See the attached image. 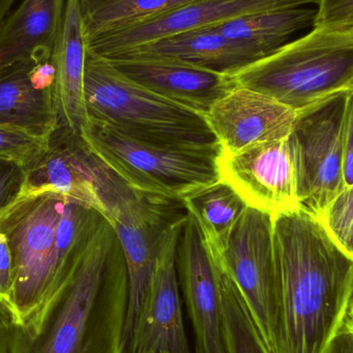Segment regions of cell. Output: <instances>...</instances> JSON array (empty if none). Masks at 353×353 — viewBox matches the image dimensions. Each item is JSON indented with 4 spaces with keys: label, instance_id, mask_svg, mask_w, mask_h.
<instances>
[{
    "label": "cell",
    "instance_id": "cell-4",
    "mask_svg": "<svg viewBox=\"0 0 353 353\" xmlns=\"http://www.w3.org/2000/svg\"><path fill=\"white\" fill-rule=\"evenodd\" d=\"M232 76L238 86L304 111L353 90V29L314 26Z\"/></svg>",
    "mask_w": 353,
    "mask_h": 353
},
{
    "label": "cell",
    "instance_id": "cell-26",
    "mask_svg": "<svg viewBox=\"0 0 353 353\" xmlns=\"http://www.w3.org/2000/svg\"><path fill=\"white\" fill-rule=\"evenodd\" d=\"M319 219L335 242L353 259V184L334 197Z\"/></svg>",
    "mask_w": 353,
    "mask_h": 353
},
{
    "label": "cell",
    "instance_id": "cell-22",
    "mask_svg": "<svg viewBox=\"0 0 353 353\" xmlns=\"http://www.w3.org/2000/svg\"><path fill=\"white\" fill-rule=\"evenodd\" d=\"M316 10L281 8L247 14L213 25L228 39L246 41L270 55L288 43L290 37L314 25Z\"/></svg>",
    "mask_w": 353,
    "mask_h": 353
},
{
    "label": "cell",
    "instance_id": "cell-29",
    "mask_svg": "<svg viewBox=\"0 0 353 353\" xmlns=\"http://www.w3.org/2000/svg\"><path fill=\"white\" fill-rule=\"evenodd\" d=\"M24 180V168L10 161H0V211L16 199Z\"/></svg>",
    "mask_w": 353,
    "mask_h": 353
},
{
    "label": "cell",
    "instance_id": "cell-7",
    "mask_svg": "<svg viewBox=\"0 0 353 353\" xmlns=\"http://www.w3.org/2000/svg\"><path fill=\"white\" fill-rule=\"evenodd\" d=\"M216 265L236 284L268 352L274 353L279 271L273 218L247 207Z\"/></svg>",
    "mask_w": 353,
    "mask_h": 353
},
{
    "label": "cell",
    "instance_id": "cell-24",
    "mask_svg": "<svg viewBox=\"0 0 353 353\" xmlns=\"http://www.w3.org/2000/svg\"><path fill=\"white\" fill-rule=\"evenodd\" d=\"M218 269L220 312L226 353H269L236 284L221 268Z\"/></svg>",
    "mask_w": 353,
    "mask_h": 353
},
{
    "label": "cell",
    "instance_id": "cell-1",
    "mask_svg": "<svg viewBox=\"0 0 353 353\" xmlns=\"http://www.w3.org/2000/svg\"><path fill=\"white\" fill-rule=\"evenodd\" d=\"M128 274L113 226L101 216L68 281L20 325L0 327V353H125Z\"/></svg>",
    "mask_w": 353,
    "mask_h": 353
},
{
    "label": "cell",
    "instance_id": "cell-12",
    "mask_svg": "<svg viewBox=\"0 0 353 353\" xmlns=\"http://www.w3.org/2000/svg\"><path fill=\"white\" fill-rule=\"evenodd\" d=\"M319 0H195L165 14L114 29L89 41L88 48L105 57L163 37L213 26L247 14L281 8H305Z\"/></svg>",
    "mask_w": 353,
    "mask_h": 353
},
{
    "label": "cell",
    "instance_id": "cell-25",
    "mask_svg": "<svg viewBox=\"0 0 353 353\" xmlns=\"http://www.w3.org/2000/svg\"><path fill=\"white\" fill-rule=\"evenodd\" d=\"M49 146V139L0 124V161H10L28 169Z\"/></svg>",
    "mask_w": 353,
    "mask_h": 353
},
{
    "label": "cell",
    "instance_id": "cell-23",
    "mask_svg": "<svg viewBox=\"0 0 353 353\" xmlns=\"http://www.w3.org/2000/svg\"><path fill=\"white\" fill-rule=\"evenodd\" d=\"M195 0H81L87 43L114 29L165 14Z\"/></svg>",
    "mask_w": 353,
    "mask_h": 353
},
{
    "label": "cell",
    "instance_id": "cell-34",
    "mask_svg": "<svg viewBox=\"0 0 353 353\" xmlns=\"http://www.w3.org/2000/svg\"><path fill=\"white\" fill-rule=\"evenodd\" d=\"M348 317L353 321V298L352 301V304H350V313H348Z\"/></svg>",
    "mask_w": 353,
    "mask_h": 353
},
{
    "label": "cell",
    "instance_id": "cell-31",
    "mask_svg": "<svg viewBox=\"0 0 353 353\" xmlns=\"http://www.w3.org/2000/svg\"><path fill=\"white\" fill-rule=\"evenodd\" d=\"M323 353H353V321L348 317Z\"/></svg>",
    "mask_w": 353,
    "mask_h": 353
},
{
    "label": "cell",
    "instance_id": "cell-2",
    "mask_svg": "<svg viewBox=\"0 0 353 353\" xmlns=\"http://www.w3.org/2000/svg\"><path fill=\"white\" fill-rule=\"evenodd\" d=\"M273 220L279 271L274 353H323L348 319L353 259L302 208Z\"/></svg>",
    "mask_w": 353,
    "mask_h": 353
},
{
    "label": "cell",
    "instance_id": "cell-15",
    "mask_svg": "<svg viewBox=\"0 0 353 353\" xmlns=\"http://www.w3.org/2000/svg\"><path fill=\"white\" fill-rule=\"evenodd\" d=\"M298 113L269 95L236 86L216 101L205 119L224 152L288 138Z\"/></svg>",
    "mask_w": 353,
    "mask_h": 353
},
{
    "label": "cell",
    "instance_id": "cell-21",
    "mask_svg": "<svg viewBox=\"0 0 353 353\" xmlns=\"http://www.w3.org/2000/svg\"><path fill=\"white\" fill-rule=\"evenodd\" d=\"M182 203L196 222L214 261L219 263L236 222L248 205L221 179L185 195Z\"/></svg>",
    "mask_w": 353,
    "mask_h": 353
},
{
    "label": "cell",
    "instance_id": "cell-10",
    "mask_svg": "<svg viewBox=\"0 0 353 353\" xmlns=\"http://www.w3.org/2000/svg\"><path fill=\"white\" fill-rule=\"evenodd\" d=\"M222 181L248 207L275 218L301 209L298 155L292 136L236 152L221 151L217 159Z\"/></svg>",
    "mask_w": 353,
    "mask_h": 353
},
{
    "label": "cell",
    "instance_id": "cell-18",
    "mask_svg": "<svg viewBox=\"0 0 353 353\" xmlns=\"http://www.w3.org/2000/svg\"><path fill=\"white\" fill-rule=\"evenodd\" d=\"M87 39L81 0H66L65 12L51 62L59 128L80 134L88 122L84 99Z\"/></svg>",
    "mask_w": 353,
    "mask_h": 353
},
{
    "label": "cell",
    "instance_id": "cell-17",
    "mask_svg": "<svg viewBox=\"0 0 353 353\" xmlns=\"http://www.w3.org/2000/svg\"><path fill=\"white\" fill-rule=\"evenodd\" d=\"M0 124L45 139L57 130L51 59L23 62L0 72Z\"/></svg>",
    "mask_w": 353,
    "mask_h": 353
},
{
    "label": "cell",
    "instance_id": "cell-30",
    "mask_svg": "<svg viewBox=\"0 0 353 353\" xmlns=\"http://www.w3.org/2000/svg\"><path fill=\"white\" fill-rule=\"evenodd\" d=\"M343 172L345 186L353 184V90L348 93L343 128Z\"/></svg>",
    "mask_w": 353,
    "mask_h": 353
},
{
    "label": "cell",
    "instance_id": "cell-8",
    "mask_svg": "<svg viewBox=\"0 0 353 353\" xmlns=\"http://www.w3.org/2000/svg\"><path fill=\"white\" fill-rule=\"evenodd\" d=\"M348 93L299 112L290 134L298 155L301 208L319 218L345 187L343 128Z\"/></svg>",
    "mask_w": 353,
    "mask_h": 353
},
{
    "label": "cell",
    "instance_id": "cell-13",
    "mask_svg": "<svg viewBox=\"0 0 353 353\" xmlns=\"http://www.w3.org/2000/svg\"><path fill=\"white\" fill-rule=\"evenodd\" d=\"M181 294L195 336V353H226L220 312L219 269L187 213L176 245Z\"/></svg>",
    "mask_w": 353,
    "mask_h": 353
},
{
    "label": "cell",
    "instance_id": "cell-28",
    "mask_svg": "<svg viewBox=\"0 0 353 353\" xmlns=\"http://www.w3.org/2000/svg\"><path fill=\"white\" fill-rule=\"evenodd\" d=\"M14 292V265L8 236L0 230V304L6 308L8 317L12 312Z\"/></svg>",
    "mask_w": 353,
    "mask_h": 353
},
{
    "label": "cell",
    "instance_id": "cell-11",
    "mask_svg": "<svg viewBox=\"0 0 353 353\" xmlns=\"http://www.w3.org/2000/svg\"><path fill=\"white\" fill-rule=\"evenodd\" d=\"M186 217L172 224L163 236L125 353H190L176 263L179 234Z\"/></svg>",
    "mask_w": 353,
    "mask_h": 353
},
{
    "label": "cell",
    "instance_id": "cell-27",
    "mask_svg": "<svg viewBox=\"0 0 353 353\" xmlns=\"http://www.w3.org/2000/svg\"><path fill=\"white\" fill-rule=\"evenodd\" d=\"M314 26L353 29V0H319Z\"/></svg>",
    "mask_w": 353,
    "mask_h": 353
},
{
    "label": "cell",
    "instance_id": "cell-16",
    "mask_svg": "<svg viewBox=\"0 0 353 353\" xmlns=\"http://www.w3.org/2000/svg\"><path fill=\"white\" fill-rule=\"evenodd\" d=\"M108 59L124 76L203 117L216 101L238 86L232 74L173 58L118 56Z\"/></svg>",
    "mask_w": 353,
    "mask_h": 353
},
{
    "label": "cell",
    "instance_id": "cell-19",
    "mask_svg": "<svg viewBox=\"0 0 353 353\" xmlns=\"http://www.w3.org/2000/svg\"><path fill=\"white\" fill-rule=\"evenodd\" d=\"M118 56L173 58L232 76L268 55L246 41L228 39L215 26H208L170 35L107 58Z\"/></svg>",
    "mask_w": 353,
    "mask_h": 353
},
{
    "label": "cell",
    "instance_id": "cell-33",
    "mask_svg": "<svg viewBox=\"0 0 353 353\" xmlns=\"http://www.w3.org/2000/svg\"><path fill=\"white\" fill-rule=\"evenodd\" d=\"M6 319H8V312H6V308L0 304V327L3 325Z\"/></svg>",
    "mask_w": 353,
    "mask_h": 353
},
{
    "label": "cell",
    "instance_id": "cell-32",
    "mask_svg": "<svg viewBox=\"0 0 353 353\" xmlns=\"http://www.w3.org/2000/svg\"><path fill=\"white\" fill-rule=\"evenodd\" d=\"M19 0H0V30L10 12L14 10Z\"/></svg>",
    "mask_w": 353,
    "mask_h": 353
},
{
    "label": "cell",
    "instance_id": "cell-5",
    "mask_svg": "<svg viewBox=\"0 0 353 353\" xmlns=\"http://www.w3.org/2000/svg\"><path fill=\"white\" fill-rule=\"evenodd\" d=\"M80 136L114 173L145 194L182 201L220 179L217 159L221 151L152 144L91 120Z\"/></svg>",
    "mask_w": 353,
    "mask_h": 353
},
{
    "label": "cell",
    "instance_id": "cell-20",
    "mask_svg": "<svg viewBox=\"0 0 353 353\" xmlns=\"http://www.w3.org/2000/svg\"><path fill=\"white\" fill-rule=\"evenodd\" d=\"M66 0H21L0 30V72L27 61L51 59Z\"/></svg>",
    "mask_w": 353,
    "mask_h": 353
},
{
    "label": "cell",
    "instance_id": "cell-14",
    "mask_svg": "<svg viewBox=\"0 0 353 353\" xmlns=\"http://www.w3.org/2000/svg\"><path fill=\"white\" fill-rule=\"evenodd\" d=\"M109 167L80 134L58 128L43 157L25 170L23 192H52L105 215L101 189Z\"/></svg>",
    "mask_w": 353,
    "mask_h": 353
},
{
    "label": "cell",
    "instance_id": "cell-3",
    "mask_svg": "<svg viewBox=\"0 0 353 353\" xmlns=\"http://www.w3.org/2000/svg\"><path fill=\"white\" fill-rule=\"evenodd\" d=\"M84 99L88 120L136 140L222 151L205 117L134 82L87 48Z\"/></svg>",
    "mask_w": 353,
    "mask_h": 353
},
{
    "label": "cell",
    "instance_id": "cell-9",
    "mask_svg": "<svg viewBox=\"0 0 353 353\" xmlns=\"http://www.w3.org/2000/svg\"><path fill=\"white\" fill-rule=\"evenodd\" d=\"M187 215L182 201L137 192L112 214L128 274V307L124 327V350L154 273L157 255L168 228Z\"/></svg>",
    "mask_w": 353,
    "mask_h": 353
},
{
    "label": "cell",
    "instance_id": "cell-6",
    "mask_svg": "<svg viewBox=\"0 0 353 353\" xmlns=\"http://www.w3.org/2000/svg\"><path fill=\"white\" fill-rule=\"evenodd\" d=\"M66 199L56 193L20 191L0 211V230L8 236L14 265L10 323H24L49 294L56 234Z\"/></svg>",
    "mask_w": 353,
    "mask_h": 353
}]
</instances>
